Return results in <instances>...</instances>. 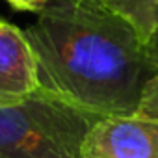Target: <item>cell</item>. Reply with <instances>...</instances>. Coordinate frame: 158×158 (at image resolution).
I'll return each instance as SVG.
<instances>
[{"label": "cell", "instance_id": "obj_1", "mask_svg": "<svg viewBox=\"0 0 158 158\" xmlns=\"http://www.w3.org/2000/svg\"><path fill=\"white\" fill-rule=\"evenodd\" d=\"M24 35L39 88L99 119L136 114L158 73L147 43L101 0H52Z\"/></svg>", "mask_w": 158, "mask_h": 158}, {"label": "cell", "instance_id": "obj_2", "mask_svg": "<svg viewBox=\"0 0 158 158\" xmlns=\"http://www.w3.org/2000/svg\"><path fill=\"white\" fill-rule=\"evenodd\" d=\"M97 119L39 88L0 106V158H80Z\"/></svg>", "mask_w": 158, "mask_h": 158}, {"label": "cell", "instance_id": "obj_3", "mask_svg": "<svg viewBox=\"0 0 158 158\" xmlns=\"http://www.w3.org/2000/svg\"><path fill=\"white\" fill-rule=\"evenodd\" d=\"M80 158H158V121L139 114L101 117Z\"/></svg>", "mask_w": 158, "mask_h": 158}, {"label": "cell", "instance_id": "obj_4", "mask_svg": "<svg viewBox=\"0 0 158 158\" xmlns=\"http://www.w3.org/2000/svg\"><path fill=\"white\" fill-rule=\"evenodd\" d=\"M37 89V61L24 30L0 19V106L21 102Z\"/></svg>", "mask_w": 158, "mask_h": 158}, {"label": "cell", "instance_id": "obj_5", "mask_svg": "<svg viewBox=\"0 0 158 158\" xmlns=\"http://www.w3.org/2000/svg\"><path fill=\"white\" fill-rule=\"evenodd\" d=\"M101 2L121 15L145 43H149V39L158 32V0H101Z\"/></svg>", "mask_w": 158, "mask_h": 158}, {"label": "cell", "instance_id": "obj_6", "mask_svg": "<svg viewBox=\"0 0 158 158\" xmlns=\"http://www.w3.org/2000/svg\"><path fill=\"white\" fill-rule=\"evenodd\" d=\"M136 114L158 121V73L145 84Z\"/></svg>", "mask_w": 158, "mask_h": 158}, {"label": "cell", "instance_id": "obj_7", "mask_svg": "<svg viewBox=\"0 0 158 158\" xmlns=\"http://www.w3.org/2000/svg\"><path fill=\"white\" fill-rule=\"evenodd\" d=\"M6 2L15 8L17 11H32V13H39L47 4H50L52 0H6Z\"/></svg>", "mask_w": 158, "mask_h": 158}, {"label": "cell", "instance_id": "obj_8", "mask_svg": "<svg viewBox=\"0 0 158 158\" xmlns=\"http://www.w3.org/2000/svg\"><path fill=\"white\" fill-rule=\"evenodd\" d=\"M147 48H149V54L152 56V60L158 63V32L149 39V43H147Z\"/></svg>", "mask_w": 158, "mask_h": 158}]
</instances>
